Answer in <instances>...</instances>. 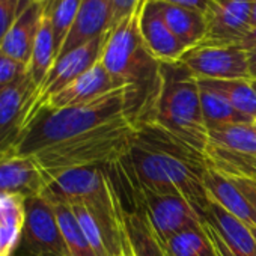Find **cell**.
I'll use <instances>...</instances> for the list:
<instances>
[{
  "label": "cell",
  "instance_id": "obj_28",
  "mask_svg": "<svg viewBox=\"0 0 256 256\" xmlns=\"http://www.w3.org/2000/svg\"><path fill=\"white\" fill-rule=\"evenodd\" d=\"M68 205L71 206L83 234L86 235V238H88L90 247L94 248V252L96 253V256H110L104 232H102L101 226L98 224V222L95 220V217L89 212V210L80 204H68Z\"/></svg>",
  "mask_w": 256,
  "mask_h": 256
},
{
  "label": "cell",
  "instance_id": "obj_33",
  "mask_svg": "<svg viewBox=\"0 0 256 256\" xmlns=\"http://www.w3.org/2000/svg\"><path fill=\"white\" fill-rule=\"evenodd\" d=\"M116 198H118V194H116ZM118 217H119V229H120V248H119L118 256H136V253L133 250V246H132V241L126 235V230L124 228V223H122V218H120V214H119V199H118Z\"/></svg>",
  "mask_w": 256,
  "mask_h": 256
},
{
  "label": "cell",
  "instance_id": "obj_19",
  "mask_svg": "<svg viewBox=\"0 0 256 256\" xmlns=\"http://www.w3.org/2000/svg\"><path fill=\"white\" fill-rule=\"evenodd\" d=\"M26 217V198H0V256H12L22 241Z\"/></svg>",
  "mask_w": 256,
  "mask_h": 256
},
{
  "label": "cell",
  "instance_id": "obj_10",
  "mask_svg": "<svg viewBox=\"0 0 256 256\" xmlns=\"http://www.w3.org/2000/svg\"><path fill=\"white\" fill-rule=\"evenodd\" d=\"M252 5L253 0H211L206 35L198 46H238L252 29Z\"/></svg>",
  "mask_w": 256,
  "mask_h": 256
},
{
  "label": "cell",
  "instance_id": "obj_11",
  "mask_svg": "<svg viewBox=\"0 0 256 256\" xmlns=\"http://www.w3.org/2000/svg\"><path fill=\"white\" fill-rule=\"evenodd\" d=\"M204 229L210 235L217 256H256V241L250 228L214 200L208 204Z\"/></svg>",
  "mask_w": 256,
  "mask_h": 256
},
{
  "label": "cell",
  "instance_id": "obj_22",
  "mask_svg": "<svg viewBox=\"0 0 256 256\" xmlns=\"http://www.w3.org/2000/svg\"><path fill=\"white\" fill-rule=\"evenodd\" d=\"M46 8V6H44ZM58 59V48L54 42L53 28L50 23V18L47 17L46 11L41 18V24L36 34V40L32 50V58L28 66V72L30 74L35 84L40 88L47 74L50 72L52 66L54 65Z\"/></svg>",
  "mask_w": 256,
  "mask_h": 256
},
{
  "label": "cell",
  "instance_id": "obj_21",
  "mask_svg": "<svg viewBox=\"0 0 256 256\" xmlns=\"http://www.w3.org/2000/svg\"><path fill=\"white\" fill-rule=\"evenodd\" d=\"M226 151L256 158L254 124H230L208 126V144Z\"/></svg>",
  "mask_w": 256,
  "mask_h": 256
},
{
  "label": "cell",
  "instance_id": "obj_37",
  "mask_svg": "<svg viewBox=\"0 0 256 256\" xmlns=\"http://www.w3.org/2000/svg\"><path fill=\"white\" fill-rule=\"evenodd\" d=\"M250 230H252V234H253V238H254V241H256V226H252V228H250Z\"/></svg>",
  "mask_w": 256,
  "mask_h": 256
},
{
  "label": "cell",
  "instance_id": "obj_38",
  "mask_svg": "<svg viewBox=\"0 0 256 256\" xmlns=\"http://www.w3.org/2000/svg\"><path fill=\"white\" fill-rule=\"evenodd\" d=\"M41 256H58V254H41Z\"/></svg>",
  "mask_w": 256,
  "mask_h": 256
},
{
  "label": "cell",
  "instance_id": "obj_3",
  "mask_svg": "<svg viewBox=\"0 0 256 256\" xmlns=\"http://www.w3.org/2000/svg\"><path fill=\"white\" fill-rule=\"evenodd\" d=\"M158 72V90L145 122L160 126L205 157L208 128L202 114L198 78L181 60L160 62Z\"/></svg>",
  "mask_w": 256,
  "mask_h": 256
},
{
  "label": "cell",
  "instance_id": "obj_34",
  "mask_svg": "<svg viewBox=\"0 0 256 256\" xmlns=\"http://www.w3.org/2000/svg\"><path fill=\"white\" fill-rule=\"evenodd\" d=\"M238 47L242 48V50H246V52H248V50H252V48H256V26H253V28L246 34V36L240 41Z\"/></svg>",
  "mask_w": 256,
  "mask_h": 256
},
{
  "label": "cell",
  "instance_id": "obj_23",
  "mask_svg": "<svg viewBox=\"0 0 256 256\" xmlns=\"http://www.w3.org/2000/svg\"><path fill=\"white\" fill-rule=\"evenodd\" d=\"M199 86L223 95L238 112L256 120V89L248 78L235 80H198Z\"/></svg>",
  "mask_w": 256,
  "mask_h": 256
},
{
  "label": "cell",
  "instance_id": "obj_1",
  "mask_svg": "<svg viewBox=\"0 0 256 256\" xmlns=\"http://www.w3.org/2000/svg\"><path fill=\"white\" fill-rule=\"evenodd\" d=\"M116 168L136 188L187 199L205 220L210 204L205 157L160 126L150 122L136 126L134 140Z\"/></svg>",
  "mask_w": 256,
  "mask_h": 256
},
{
  "label": "cell",
  "instance_id": "obj_7",
  "mask_svg": "<svg viewBox=\"0 0 256 256\" xmlns=\"http://www.w3.org/2000/svg\"><path fill=\"white\" fill-rule=\"evenodd\" d=\"M180 60L198 80H250L247 52L238 46H196Z\"/></svg>",
  "mask_w": 256,
  "mask_h": 256
},
{
  "label": "cell",
  "instance_id": "obj_40",
  "mask_svg": "<svg viewBox=\"0 0 256 256\" xmlns=\"http://www.w3.org/2000/svg\"><path fill=\"white\" fill-rule=\"evenodd\" d=\"M41 2H47V0H41Z\"/></svg>",
  "mask_w": 256,
  "mask_h": 256
},
{
  "label": "cell",
  "instance_id": "obj_41",
  "mask_svg": "<svg viewBox=\"0 0 256 256\" xmlns=\"http://www.w3.org/2000/svg\"><path fill=\"white\" fill-rule=\"evenodd\" d=\"M253 124H254V126H256V120H254V122H253Z\"/></svg>",
  "mask_w": 256,
  "mask_h": 256
},
{
  "label": "cell",
  "instance_id": "obj_2",
  "mask_svg": "<svg viewBox=\"0 0 256 256\" xmlns=\"http://www.w3.org/2000/svg\"><path fill=\"white\" fill-rule=\"evenodd\" d=\"M132 92L130 86H124L83 104L58 110H40L28 122L14 152L32 157L44 148L126 118L128 96Z\"/></svg>",
  "mask_w": 256,
  "mask_h": 256
},
{
  "label": "cell",
  "instance_id": "obj_31",
  "mask_svg": "<svg viewBox=\"0 0 256 256\" xmlns=\"http://www.w3.org/2000/svg\"><path fill=\"white\" fill-rule=\"evenodd\" d=\"M146 0H110L112 5V28L119 22L136 12Z\"/></svg>",
  "mask_w": 256,
  "mask_h": 256
},
{
  "label": "cell",
  "instance_id": "obj_6",
  "mask_svg": "<svg viewBox=\"0 0 256 256\" xmlns=\"http://www.w3.org/2000/svg\"><path fill=\"white\" fill-rule=\"evenodd\" d=\"M20 246L29 256H70L54 208L44 194L26 199V217Z\"/></svg>",
  "mask_w": 256,
  "mask_h": 256
},
{
  "label": "cell",
  "instance_id": "obj_27",
  "mask_svg": "<svg viewBox=\"0 0 256 256\" xmlns=\"http://www.w3.org/2000/svg\"><path fill=\"white\" fill-rule=\"evenodd\" d=\"M44 5H46L44 11L50 18L53 28L54 42L59 56V52L74 24V20L82 5V0H47V2H44Z\"/></svg>",
  "mask_w": 256,
  "mask_h": 256
},
{
  "label": "cell",
  "instance_id": "obj_4",
  "mask_svg": "<svg viewBox=\"0 0 256 256\" xmlns=\"http://www.w3.org/2000/svg\"><path fill=\"white\" fill-rule=\"evenodd\" d=\"M136 136V126L126 118L104 124L95 130L52 145L34 154L47 182L66 170L110 166L119 162L130 150Z\"/></svg>",
  "mask_w": 256,
  "mask_h": 256
},
{
  "label": "cell",
  "instance_id": "obj_24",
  "mask_svg": "<svg viewBox=\"0 0 256 256\" xmlns=\"http://www.w3.org/2000/svg\"><path fill=\"white\" fill-rule=\"evenodd\" d=\"M48 200L52 202L54 208V212L60 226V232H62L65 246L68 248V254L70 256H96L86 235L83 234L71 206L60 200H54V199H48Z\"/></svg>",
  "mask_w": 256,
  "mask_h": 256
},
{
  "label": "cell",
  "instance_id": "obj_29",
  "mask_svg": "<svg viewBox=\"0 0 256 256\" xmlns=\"http://www.w3.org/2000/svg\"><path fill=\"white\" fill-rule=\"evenodd\" d=\"M35 0H0V46L20 14Z\"/></svg>",
  "mask_w": 256,
  "mask_h": 256
},
{
  "label": "cell",
  "instance_id": "obj_5",
  "mask_svg": "<svg viewBox=\"0 0 256 256\" xmlns=\"http://www.w3.org/2000/svg\"><path fill=\"white\" fill-rule=\"evenodd\" d=\"M112 166L119 178L124 181L125 198L118 194L120 202L142 211L162 246L182 230L204 226V217L187 199L172 194H156L146 190L136 188L124 180L116 168V163H113Z\"/></svg>",
  "mask_w": 256,
  "mask_h": 256
},
{
  "label": "cell",
  "instance_id": "obj_30",
  "mask_svg": "<svg viewBox=\"0 0 256 256\" xmlns=\"http://www.w3.org/2000/svg\"><path fill=\"white\" fill-rule=\"evenodd\" d=\"M28 72V66L0 52V90L17 82Z\"/></svg>",
  "mask_w": 256,
  "mask_h": 256
},
{
  "label": "cell",
  "instance_id": "obj_39",
  "mask_svg": "<svg viewBox=\"0 0 256 256\" xmlns=\"http://www.w3.org/2000/svg\"><path fill=\"white\" fill-rule=\"evenodd\" d=\"M253 82V80H252ZM253 86H254V89H256V82H253Z\"/></svg>",
  "mask_w": 256,
  "mask_h": 256
},
{
  "label": "cell",
  "instance_id": "obj_8",
  "mask_svg": "<svg viewBox=\"0 0 256 256\" xmlns=\"http://www.w3.org/2000/svg\"><path fill=\"white\" fill-rule=\"evenodd\" d=\"M36 95L38 86L29 72L0 90V154L16 151Z\"/></svg>",
  "mask_w": 256,
  "mask_h": 256
},
{
  "label": "cell",
  "instance_id": "obj_32",
  "mask_svg": "<svg viewBox=\"0 0 256 256\" xmlns=\"http://www.w3.org/2000/svg\"><path fill=\"white\" fill-rule=\"evenodd\" d=\"M150 2H163V4L178 5V6L200 11L204 14H206V11L210 10V5H211V0H150Z\"/></svg>",
  "mask_w": 256,
  "mask_h": 256
},
{
  "label": "cell",
  "instance_id": "obj_9",
  "mask_svg": "<svg viewBox=\"0 0 256 256\" xmlns=\"http://www.w3.org/2000/svg\"><path fill=\"white\" fill-rule=\"evenodd\" d=\"M204 184L210 200L218 204L246 226H256V178L222 174L206 168Z\"/></svg>",
  "mask_w": 256,
  "mask_h": 256
},
{
  "label": "cell",
  "instance_id": "obj_20",
  "mask_svg": "<svg viewBox=\"0 0 256 256\" xmlns=\"http://www.w3.org/2000/svg\"><path fill=\"white\" fill-rule=\"evenodd\" d=\"M128 206L130 205H126V206L125 204L122 205L119 199V214H120L124 228L126 230V235L132 241L136 256H168L162 244L156 238L150 226V222L142 214V211H139L134 206L132 208H128Z\"/></svg>",
  "mask_w": 256,
  "mask_h": 256
},
{
  "label": "cell",
  "instance_id": "obj_26",
  "mask_svg": "<svg viewBox=\"0 0 256 256\" xmlns=\"http://www.w3.org/2000/svg\"><path fill=\"white\" fill-rule=\"evenodd\" d=\"M162 247L168 256H217L214 244L204 226L182 230L168 240Z\"/></svg>",
  "mask_w": 256,
  "mask_h": 256
},
{
  "label": "cell",
  "instance_id": "obj_14",
  "mask_svg": "<svg viewBox=\"0 0 256 256\" xmlns=\"http://www.w3.org/2000/svg\"><path fill=\"white\" fill-rule=\"evenodd\" d=\"M47 180L32 157L14 152L0 154V198H34L44 193Z\"/></svg>",
  "mask_w": 256,
  "mask_h": 256
},
{
  "label": "cell",
  "instance_id": "obj_36",
  "mask_svg": "<svg viewBox=\"0 0 256 256\" xmlns=\"http://www.w3.org/2000/svg\"><path fill=\"white\" fill-rule=\"evenodd\" d=\"M250 24L252 28L256 26V0H253V5H252V17H250Z\"/></svg>",
  "mask_w": 256,
  "mask_h": 256
},
{
  "label": "cell",
  "instance_id": "obj_17",
  "mask_svg": "<svg viewBox=\"0 0 256 256\" xmlns=\"http://www.w3.org/2000/svg\"><path fill=\"white\" fill-rule=\"evenodd\" d=\"M44 2L35 0L16 20L6 38L0 46V52L11 59L29 66L36 34L44 14Z\"/></svg>",
  "mask_w": 256,
  "mask_h": 256
},
{
  "label": "cell",
  "instance_id": "obj_12",
  "mask_svg": "<svg viewBox=\"0 0 256 256\" xmlns=\"http://www.w3.org/2000/svg\"><path fill=\"white\" fill-rule=\"evenodd\" d=\"M106 36H107V34L58 58L54 65L52 66L50 72L47 74V77L38 88L36 101H35L32 110L36 108L48 96L54 95L56 92H59L60 89L68 86L71 82L78 78L82 74L89 71L94 65H96L101 59Z\"/></svg>",
  "mask_w": 256,
  "mask_h": 256
},
{
  "label": "cell",
  "instance_id": "obj_15",
  "mask_svg": "<svg viewBox=\"0 0 256 256\" xmlns=\"http://www.w3.org/2000/svg\"><path fill=\"white\" fill-rule=\"evenodd\" d=\"M139 29L146 48L158 62H178L187 48L168 28L156 2L146 0L139 17Z\"/></svg>",
  "mask_w": 256,
  "mask_h": 256
},
{
  "label": "cell",
  "instance_id": "obj_35",
  "mask_svg": "<svg viewBox=\"0 0 256 256\" xmlns=\"http://www.w3.org/2000/svg\"><path fill=\"white\" fill-rule=\"evenodd\" d=\"M247 64H248V76L250 80H256V48L247 52Z\"/></svg>",
  "mask_w": 256,
  "mask_h": 256
},
{
  "label": "cell",
  "instance_id": "obj_25",
  "mask_svg": "<svg viewBox=\"0 0 256 256\" xmlns=\"http://www.w3.org/2000/svg\"><path fill=\"white\" fill-rule=\"evenodd\" d=\"M200 89V107L204 120L208 126L230 125V124H253V120L238 112L223 95L202 88Z\"/></svg>",
  "mask_w": 256,
  "mask_h": 256
},
{
  "label": "cell",
  "instance_id": "obj_18",
  "mask_svg": "<svg viewBox=\"0 0 256 256\" xmlns=\"http://www.w3.org/2000/svg\"><path fill=\"white\" fill-rule=\"evenodd\" d=\"M156 5L168 28L187 50L204 41L206 35V18L204 12L163 2H156Z\"/></svg>",
  "mask_w": 256,
  "mask_h": 256
},
{
  "label": "cell",
  "instance_id": "obj_13",
  "mask_svg": "<svg viewBox=\"0 0 256 256\" xmlns=\"http://www.w3.org/2000/svg\"><path fill=\"white\" fill-rule=\"evenodd\" d=\"M124 86H128V84H125L120 80H116L114 77H112L106 71V68L101 65V62H98L89 71L82 74L78 78L71 82L68 86H65L64 89H60L54 95L48 96L36 108H34L28 116L26 125L30 120V118L35 113H38L40 110H44V108L46 110H58V108L70 107V106L83 104V102L92 101V100H95L98 96H102V95H106V94H108V92H112L114 89L124 88Z\"/></svg>",
  "mask_w": 256,
  "mask_h": 256
},
{
  "label": "cell",
  "instance_id": "obj_42",
  "mask_svg": "<svg viewBox=\"0 0 256 256\" xmlns=\"http://www.w3.org/2000/svg\"><path fill=\"white\" fill-rule=\"evenodd\" d=\"M254 82H256V80H254Z\"/></svg>",
  "mask_w": 256,
  "mask_h": 256
},
{
  "label": "cell",
  "instance_id": "obj_16",
  "mask_svg": "<svg viewBox=\"0 0 256 256\" xmlns=\"http://www.w3.org/2000/svg\"><path fill=\"white\" fill-rule=\"evenodd\" d=\"M112 29V5L110 0H82L74 24L59 52V56L82 47Z\"/></svg>",
  "mask_w": 256,
  "mask_h": 256
}]
</instances>
